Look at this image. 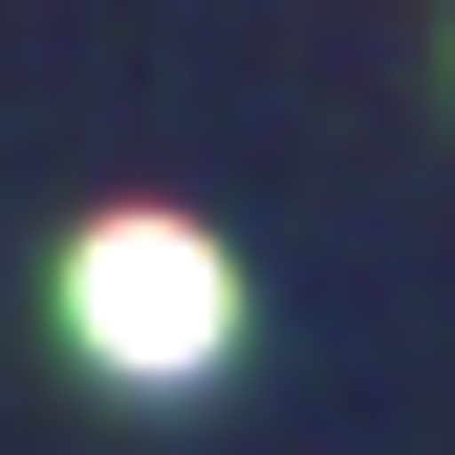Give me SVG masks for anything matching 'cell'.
Segmentation results:
<instances>
[{"label": "cell", "mask_w": 455, "mask_h": 455, "mask_svg": "<svg viewBox=\"0 0 455 455\" xmlns=\"http://www.w3.org/2000/svg\"><path fill=\"white\" fill-rule=\"evenodd\" d=\"M66 325L108 369H217L239 347V260H217L196 217H108V239H66Z\"/></svg>", "instance_id": "obj_1"}]
</instances>
